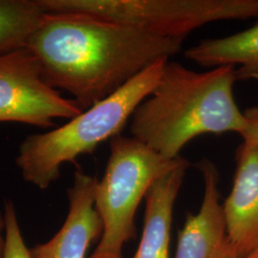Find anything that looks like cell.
Listing matches in <instances>:
<instances>
[{"label":"cell","instance_id":"cell-3","mask_svg":"<svg viewBox=\"0 0 258 258\" xmlns=\"http://www.w3.org/2000/svg\"><path fill=\"white\" fill-rule=\"evenodd\" d=\"M168 60L167 57L158 59L64 125L24 139L16 158L24 180L47 189L59 178L63 164L78 166L77 159L81 155L92 154L103 142L120 134L141 102L155 88Z\"/></svg>","mask_w":258,"mask_h":258},{"label":"cell","instance_id":"cell-1","mask_svg":"<svg viewBox=\"0 0 258 258\" xmlns=\"http://www.w3.org/2000/svg\"><path fill=\"white\" fill-rule=\"evenodd\" d=\"M184 40L89 15L46 13L26 48L47 84L69 93L84 111L158 59L179 53Z\"/></svg>","mask_w":258,"mask_h":258},{"label":"cell","instance_id":"cell-6","mask_svg":"<svg viewBox=\"0 0 258 258\" xmlns=\"http://www.w3.org/2000/svg\"><path fill=\"white\" fill-rule=\"evenodd\" d=\"M47 84L37 57L27 48L0 55V122L13 121L40 128L55 126V119L83 113Z\"/></svg>","mask_w":258,"mask_h":258},{"label":"cell","instance_id":"cell-11","mask_svg":"<svg viewBox=\"0 0 258 258\" xmlns=\"http://www.w3.org/2000/svg\"><path fill=\"white\" fill-rule=\"evenodd\" d=\"M186 59L203 67L235 66L237 81L258 80V21L229 37L204 39L184 51Z\"/></svg>","mask_w":258,"mask_h":258},{"label":"cell","instance_id":"cell-5","mask_svg":"<svg viewBox=\"0 0 258 258\" xmlns=\"http://www.w3.org/2000/svg\"><path fill=\"white\" fill-rule=\"evenodd\" d=\"M45 13H78L166 37L221 20L258 18V0H38Z\"/></svg>","mask_w":258,"mask_h":258},{"label":"cell","instance_id":"cell-4","mask_svg":"<svg viewBox=\"0 0 258 258\" xmlns=\"http://www.w3.org/2000/svg\"><path fill=\"white\" fill-rule=\"evenodd\" d=\"M181 159H166L133 137L119 134L111 139L107 166L95 191L103 231L89 258H123V245L135 237L139 205L157 179L178 166Z\"/></svg>","mask_w":258,"mask_h":258},{"label":"cell","instance_id":"cell-9","mask_svg":"<svg viewBox=\"0 0 258 258\" xmlns=\"http://www.w3.org/2000/svg\"><path fill=\"white\" fill-rule=\"evenodd\" d=\"M223 206L228 236L238 258L258 249V148L247 143L236 151L231 194Z\"/></svg>","mask_w":258,"mask_h":258},{"label":"cell","instance_id":"cell-16","mask_svg":"<svg viewBox=\"0 0 258 258\" xmlns=\"http://www.w3.org/2000/svg\"><path fill=\"white\" fill-rule=\"evenodd\" d=\"M249 114H252V115H255V116H258V103L256 106H254V107H252V108H249L248 110H246Z\"/></svg>","mask_w":258,"mask_h":258},{"label":"cell","instance_id":"cell-7","mask_svg":"<svg viewBox=\"0 0 258 258\" xmlns=\"http://www.w3.org/2000/svg\"><path fill=\"white\" fill-rule=\"evenodd\" d=\"M197 167L205 183L203 202L197 214H187L179 231L175 258H238L228 236L219 201L217 167L208 159H203Z\"/></svg>","mask_w":258,"mask_h":258},{"label":"cell","instance_id":"cell-12","mask_svg":"<svg viewBox=\"0 0 258 258\" xmlns=\"http://www.w3.org/2000/svg\"><path fill=\"white\" fill-rule=\"evenodd\" d=\"M45 15L38 0H0V55L26 48Z\"/></svg>","mask_w":258,"mask_h":258},{"label":"cell","instance_id":"cell-14","mask_svg":"<svg viewBox=\"0 0 258 258\" xmlns=\"http://www.w3.org/2000/svg\"><path fill=\"white\" fill-rule=\"evenodd\" d=\"M247 118V124L244 131L240 134L245 142L249 143L258 148V116L244 112Z\"/></svg>","mask_w":258,"mask_h":258},{"label":"cell","instance_id":"cell-8","mask_svg":"<svg viewBox=\"0 0 258 258\" xmlns=\"http://www.w3.org/2000/svg\"><path fill=\"white\" fill-rule=\"evenodd\" d=\"M96 177L78 169L67 189L69 212L52 239L30 249L33 258H85L93 241L102 237L103 225L95 207Z\"/></svg>","mask_w":258,"mask_h":258},{"label":"cell","instance_id":"cell-17","mask_svg":"<svg viewBox=\"0 0 258 258\" xmlns=\"http://www.w3.org/2000/svg\"><path fill=\"white\" fill-rule=\"evenodd\" d=\"M246 258H258V249L255 250L254 252H252L251 254H249V256H247Z\"/></svg>","mask_w":258,"mask_h":258},{"label":"cell","instance_id":"cell-13","mask_svg":"<svg viewBox=\"0 0 258 258\" xmlns=\"http://www.w3.org/2000/svg\"><path fill=\"white\" fill-rule=\"evenodd\" d=\"M5 250L3 258H33L19 229L15 205L11 200L4 203Z\"/></svg>","mask_w":258,"mask_h":258},{"label":"cell","instance_id":"cell-2","mask_svg":"<svg viewBox=\"0 0 258 258\" xmlns=\"http://www.w3.org/2000/svg\"><path fill=\"white\" fill-rule=\"evenodd\" d=\"M236 81L235 66L197 72L168 60L155 88L131 117L132 137L161 156L176 159L196 137L241 134L247 118L233 97Z\"/></svg>","mask_w":258,"mask_h":258},{"label":"cell","instance_id":"cell-10","mask_svg":"<svg viewBox=\"0 0 258 258\" xmlns=\"http://www.w3.org/2000/svg\"><path fill=\"white\" fill-rule=\"evenodd\" d=\"M189 163L184 158L178 166L158 178L146 195L144 231L133 258H169L172 212Z\"/></svg>","mask_w":258,"mask_h":258},{"label":"cell","instance_id":"cell-15","mask_svg":"<svg viewBox=\"0 0 258 258\" xmlns=\"http://www.w3.org/2000/svg\"><path fill=\"white\" fill-rule=\"evenodd\" d=\"M5 231V218L4 213L0 212V258H3L5 250V236L3 231Z\"/></svg>","mask_w":258,"mask_h":258}]
</instances>
